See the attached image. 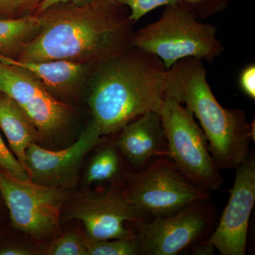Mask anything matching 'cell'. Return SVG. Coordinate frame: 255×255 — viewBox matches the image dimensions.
I'll return each mask as SVG.
<instances>
[{
	"mask_svg": "<svg viewBox=\"0 0 255 255\" xmlns=\"http://www.w3.org/2000/svg\"><path fill=\"white\" fill-rule=\"evenodd\" d=\"M126 8L114 0H95L47 13L44 24L23 46L18 60L95 63L127 49L135 23Z\"/></svg>",
	"mask_w": 255,
	"mask_h": 255,
	"instance_id": "6da1fadb",
	"label": "cell"
},
{
	"mask_svg": "<svg viewBox=\"0 0 255 255\" xmlns=\"http://www.w3.org/2000/svg\"><path fill=\"white\" fill-rule=\"evenodd\" d=\"M95 63L88 105L102 136L147 112L159 114L167 69L157 56L130 46Z\"/></svg>",
	"mask_w": 255,
	"mask_h": 255,
	"instance_id": "7a4b0ae2",
	"label": "cell"
},
{
	"mask_svg": "<svg viewBox=\"0 0 255 255\" xmlns=\"http://www.w3.org/2000/svg\"><path fill=\"white\" fill-rule=\"evenodd\" d=\"M163 85L164 97L185 105L200 122L218 168L236 169L246 160L254 127L245 111L220 105L202 60L187 58L174 64L166 70Z\"/></svg>",
	"mask_w": 255,
	"mask_h": 255,
	"instance_id": "3957f363",
	"label": "cell"
},
{
	"mask_svg": "<svg viewBox=\"0 0 255 255\" xmlns=\"http://www.w3.org/2000/svg\"><path fill=\"white\" fill-rule=\"evenodd\" d=\"M217 28L203 23L182 4L166 6L160 17L135 31L131 46L155 55L167 70L179 60L213 62L224 52Z\"/></svg>",
	"mask_w": 255,
	"mask_h": 255,
	"instance_id": "277c9868",
	"label": "cell"
},
{
	"mask_svg": "<svg viewBox=\"0 0 255 255\" xmlns=\"http://www.w3.org/2000/svg\"><path fill=\"white\" fill-rule=\"evenodd\" d=\"M159 114L167 138L169 158L184 177L198 187L209 191L221 189L224 179L192 112L167 96Z\"/></svg>",
	"mask_w": 255,
	"mask_h": 255,
	"instance_id": "5b68a950",
	"label": "cell"
},
{
	"mask_svg": "<svg viewBox=\"0 0 255 255\" xmlns=\"http://www.w3.org/2000/svg\"><path fill=\"white\" fill-rule=\"evenodd\" d=\"M128 179L122 191L128 202L154 217L169 216L211 197L209 191L190 182L168 157L153 159Z\"/></svg>",
	"mask_w": 255,
	"mask_h": 255,
	"instance_id": "8992f818",
	"label": "cell"
},
{
	"mask_svg": "<svg viewBox=\"0 0 255 255\" xmlns=\"http://www.w3.org/2000/svg\"><path fill=\"white\" fill-rule=\"evenodd\" d=\"M0 193L13 227L38 239L60 231V211L65 199L58 186L21 180L0 169Z\"/></svg>",
	"mask_w": 255,
	"mask_h": 255,
	"instance_id": "52a82bcc",
	"label": "cell"
},
{
	"mask_svg": "<svg viewBox=\"0 0 255 255\" xmlns=\"http://www.w3.org/2000/svg\"><path fill=\"white\" fill-rule=\"evenodd\" d=\"M192 203L174 214L136 223L142 255H174L196 243L207 229L210 216L203 204Z\"/></svg>",
	"mask_w": 255,
	"mask_h": 255,
	"instance_id": "ba28073f",
	"label": "cell"
},
{
	"mask_svg": "<svg viewBox=\"0 0 255 255\" xmlns=\"http://www.w3.org/2000/svg\"><path fill=\"white\" fill-rule=\"evenodd\" d=\"M0 93L14 100L24 111L41 135L58 131L69 118V107L55 99L34 77L1 61Z\"/></svg>",
	"mask_w": 255,
	"mask_h": 255,
	"instance_id": "9c48e42d",
	"label": "cell"
},
{
	"mask_svg": "<svg viewBox=\"0 0 255 255\" xmlns=\"http://www.w3.org/2000/svg\"><path fill=\"white\" fill-rule=\"evenodd\" d=\"M234 184L219 225L204 243L221 255L246 254L248 225L255 203V159L252 155L238 166Z\"/></svg>",
	"mask_w": 255,
	"mask_h": 255,
	"instance_id": "30bf717a",
	"label": "cell"
},
{
	"mask_svg": "<svg viewBox=\"0 0 255 255\" xmlns=\"http://www.w3.org/2000/svg\"><path fill=\"white\" fill-rule=\"evenodd\" d=\"M69 213L81 221L87 238L95 241L135 238L125 223L144 222L148 215L130 205L123 191L114 190L82 196Z\"/></svg>",
	"mask_w": 255,
	"mask_h": 255,
	"instance_id": "8fae6325",
	"label": "cell"
},
{
	"mask_svg": "<svg viewBox=\"0 0 255 255\" xmlns=\"http://www.w3.org/2000/svg\"><path fill=\"white\" fill-rule=\"evenodd\" d=\"M102 142L103 136L92 122L76 141L63 150H47L32 142L25 152L24 167L33 182L58 186L75 172L85 155Z\"/></svg>",
	"mask_w": 255,
	"mask_h": 255,
	"instance_id": "7c38bea8",
	"label": "cell"
},
{
	"mask_svg": "<svg viewBox=\"0 0 255 255\" xmlns=\"http://www.w3.org/2000/svg\"><path fill=\"white\" fill-rule=\"evenodd\" d=\"M119 132L120 135L114 145L137 169L144 168L159 157L169 158L167 138L157 112H147L140 116Z\"/></svg>",
	"mask_w": 255,
	"mask_h": 255,
	"instance_id": "4fadbf2b",
	"label": "cell"
},
{
	"mask_svg": "<svg viewBox=\"0 0 255 255\" xmlns=\"http://www.w3.org/2000/svg\"><path fill=\"white\" fill-rule=\"evenodd\" d=\"M0 61L21 68L34 77L47 90L60 93L73 90L87 70L86 64L70 60L23 61L0 54Z\"/></svg>",
	"mask_w": 255,
	"mask_h": 255,
	"instance_id": "5bb4252c",
	"label": "cell"
},
{
	"mask_svg": "<svg viewBox=\"0 0 255 255\" xmlns=\"http://www.w3.org/2000/svg\"><path fill=\"white\" fill-rule=\"evenodd\" d=\"M0 128L11 152L24 166L26 149L41 134L24 111L2 93H0Z\"/></svg>",
	"mask_w": 255,
	"mask_h": 255,
	"instance_id": "9a60e30c",
	"label": "cell"
},
{
	"mask_svg": "<svg viewBox=\"0 0 255 255\" xmlns=\"http://www.w3.org/2000/svg\"><path fill=\"white\" fill-rule=\"evenodd\" d=\"M46 20V14L0 19V54L7 55L18 48L22 49L41 30Z\"/></svg>",
	"mask_w": 255,
	"mask_h": 255,
	"instance_id": "2e32d148",
	"label": "cell"
},
{
	"mask_svg": "<svg viewBox=\"0 0 255 255\" xmlns=\"http://www.w3.org/2000/svg\"><path fill=\"white\" fill-rule=\"evenodd\" d=\"M122 169L119 149L115 145L107 146L96 154L89 164L87 182L92 184L114 180L118 177Z\"/></svg>",
	"mask_w": 255,
	"mask_h": 255,
	"instance_id": "e0dca14e",
	"label": "cell"
},
{
	"mask_svg": "<svg viewBox=\"0 0 255 255\" xmlns=\"http://www.w3.org/2000/svg\"><path fill=\"white\" fill-rule=\"evenodd\" d=\"M85 242L87 255H142L141 247L136 237L104 241L86 238Z\"/></svg>",
	"mask_w": 255,
	"mask_h": 255,
	"instance_id": "ac0fdd59",
	"label": "cell"
},
{
	"mask_svg": "<svg viewBox=\"0 0 255 255\" xmlns=\"http://www.w3.org/2000/svg\"><path fill=\"white\" fill-rule=\"evenodd\" d=\"M46 254L50 255H87L85 239L75 233H68L55 240Z\"/></svg>",
	"mask_w": 255,
	"mask_h": 255,
	"instance_id": "d6986e66",
	"label": "cell"
},
{
	"mask_svg": "<svg viewBox=\"0 0 255 255\" xmlns=\"http://www.w3.org/2000/svg\"><path fill=\"white\" fill-rule=\"evenodd\" d=\"M117 4L126 6L129 10V16L136 23L145 15L156 8L177 4L182 0H114Z\"/></svg>",
	"mask_w": 255,
	"mask_h": 255,
	"instance_id": "ffe728a7",
	"label": "cell"
},
{
	"mask_svg": "<svg viewBox=\"0 0 255 255\" xmlns=\"http://www.w3.org/2000/svg\"><path fill=\"white\" fill-rule=\"evenodd\" d=\"M232 0H182L181 2L199 19H206L224 11Z\"/></svg>",
	"mask_w": 255,
	"mask_h": 255,
	"instance_id": "44dd1931",
	"label": "cell"
},
{
	"mask_svg": "<svg viewBox=\"0 0 255 255\" xmlns=\"http://www.w3.org/2000/svg\"><path fill=\"white\" fill-rule=\"evenodd\" d=\"M0 169L21 180L30 179L29 176L23 164L14 154L8 148L0 134Z\"/></svg>",
	"mask_w": 255,
	"mask_h": 255,
	"instance_id": "7402d4cb",
	"label": "cell"
},
{
	"mask_svg": "<svg viewBox=\"0 0 255 255\" xmlns=\"http://www.w3.org/2000/svg\"><path fill=\"white\" fill-rule=\"evenodd\" d=\"M239 86L247 97L255 99V65L252 63L242 70L239 76Z\"/></svg>",
	"mask_w": 255,
	"mask_h": 255,
	"instance_id": "603a6c76",
	"label": "cell"
},
{
	"mask_svg": "<svg viewBox=\"0 0 255 255\" xmlns=\"http://www.w3.org/2000/svg\"><path fill=\"white\" fill-rule=\"evenodd\" d=\"M95 0H41L38 6V14L46 12L55 6L66 3H72L75 5L85 4Z\"/></svg>",
	"mask_w": 255,
	"mask_h": 255,
	"instance_id": "cb8c5ba5",
	"label": "cell"
},
{
	"mask_svg": "<svg viewBox=\"0 0 255 255\" xmlns=\"http://www.w3.org/2000/svg\"><path fill=\"white\" fill-rule=\"evenodd\" d=\"M190 246L193 253L196 255H214L215 250H216L212 245L204 243L203 241L199 244H196V243H193Z\"/></svg>",
	"mask_w": 255,
	"mask_h": 255,
	"instance_id": "d4e9b609",
	"label": "cell"
},
{
	"mask_svg": "<svg viewBox=\"0 0 255 255\" xmlns=\"http://www.w3.org/2000/svg\"><path fill=\"white\" fill-rule=\"evenodd\" d=\"M31 251L19 246L6 247L0 250V255H29Z\"/></svg>",
	"mask_w": 255,
	"mask_h": 255,
	"instance_id": "484cf974",
	"label": "cell"
},
{
	"mask_svg": "<svg viewBox=\"0 0 255 255\" xmlns=\"http://www.w3.org/2000/svg\"><path fill=\"white\" fill-rule=\"evenodd\" d=\"M41 1V0H15L13 9L30 6V5L36 4L38 1Z\"/></svg>",
	"mask_w": 255,
	"mask_h": 255,
	"instance_id": "4316f807",
	"label": "cell"
},
{
	"mask_svg": "<svg viewBox=\"0 0 255 255\" xmlns=\"http://www.w3.org/2000/svg\"><path fill=\"white\" fill-rule=\"evenodd\" d=\"M15 0H0V11L13 9Z\"/></svg>",
	"mask_w": 255,
	"mask_h": 255,
	"instance_id": "83f0119b",
	"label": "cell"
}]
</instances>
